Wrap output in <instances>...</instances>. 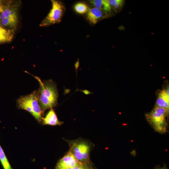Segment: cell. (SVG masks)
Wrapping results in <instances>:
<instances>
[{"mask_svg":"<svg viewBox=\"0 0 169 169\" xmlns=\"http://www.w3.org/2000/svg\"><path fill=\"white\" fill-rule=\"evenodd\" d=\"M3 6V5L2 6L0 7V16L2 10ZM0 24H1L0 17Z\"/></svg>","mask_w":169,"mask_h":169,"instance_id":"19","label":"cell"},{"mask_svg":"<svg viewBox=\"0 0 169 169\" xmlns=\"http://www.w3.org/2000/svg\"><path fill=\"white\" fill-rule=\"evenodd\" d=\"M103 16L102 11L95 8H89L87 13L88 19L94 24H96Z\"/></svg>","mask_w":169,"mask_h":169,"instance_id":"10","label":"cell"},{"mask_svg":"<svg viewBox=\"0 0 169 169\" xmlns=\"http://www.w3.org/2000/svg\"><path fill=\"white\" fill-rule=\"evenodd\" d=\"M83 166L86 165L79 161L69 150L66 154L59 161L54 169H68Z\"/></svg>","mask_w":169,"mask_h":169,"instance_id":"6","label":"cell"},{"mask_svg":"<svg viewBox=\"0 0 169 169\" xmlns=\"http://www.w3.org/2000/svg\"><path fill=\"white\" fill-rule=\"evenodd\" d=\"M109 4L111 7H112L115 9L120 8L123 5V1L122 0H109Z\"/></svg>","mask_w":169,"mask_h":169,"instance_id":"16","label":"cell"},{"mask_svg":"<svg viewBox=\"0 0 169 169\" xmlns=\"http://www.w3.org/2000/svg\"><path fill=\"white\" fill-rule=\"evenodd\" d=\"M68 169H93L91 166H78Z\"/></svg>","mask_w":169,"mask_h":169,"instance_id":"17","label":"cell"},{"mask_svg":"<svg viewBox=\"0 0 169 169\" xmlns=\"http://www.w3.org/2000/svg\"><path fill=\"white\" fill-rule=\"evenodd\" d=\"M42 122L43 125H49L53 126L60 125L63 123L59 120L57 115L53 108L50 109L44 118Z\"/></svg>","mask_w":169,"mask_h":169,"instance_id":"8","label":"cell"},{"mask_svg":"<svg viewBox=\"0 0 169 169\" xmlns=\"http://www.w3.org/2000/svg\"><path fill=\"white\" fill-rule=\"evenodd\" d=\"M155 169H164V167H157Z\"/></svg>","mask_w":169,"mask_h":169,"instance_id":"20","label":"cell"},{"mask_svg":"<svg viewBox=\"0 0 169 169\" xmlns=\"http://www.w3.org/2000/svg\"><path fill=\"white\" fill-rule=\"evenodd\" d=\"M80 144L84 164L87 166H90V145L87 142L82 141H80Z\"/></svg>","mask_w":169,"mask_h":169,"instance_id":"12","label":"cell"},{"mask_svg":"<svg viewBox=\"0 0 169 169\" xmlns=\"http://www.w3.org/2000/svg\"><path fill=\"white\" fill-rule=\"evenodd\" d=\"M89 8L86 4L82 3H77L74 6L75 11L79 14L87 13Z\"/></svg>","mask_w":169,"mask_h":169,"instance_id":"15","label":"cell"},{"mask_svg":"<svg viewBox=\"0 0 169 169\" xmlns=\"http://www.w3.org/2000/svg\"><path fill=\"white\" fill-rule=\"evenodd\" d=\"M69 145L70 146L69 150L71 151L75 158L79 161L86 165L84 163L80 141H76L70 142Z\"/></svg>","mask_w":169,"mask_h":169,"instance_id":"9","label":"cell"},{"mask_svg":"<svg viewBox=\"0 0 169 169\" xmlns=\"http://www.w3.org/2000/svg\"><path fill=\"white\" fill-rule=\"evenodd\" d=\"M52 7L49 13L40 23L39 26L45 27L58 23L64 15L65 8L61 2L51 0Z\"/></svg>","mask_w":169,"mask_h":169,"instance_id":"5","label":"cell"},{"mask_svg":"<svg viewBox=\"0 0 169 169\" xmlns=\"http://www.w3.org/2000/svg\"><path fill=\"white\" fill-rule=\"evenodd\" d=\"M169 112L163 108L155 106L150 112L146 115L148 122L154 129L161 134L167 131L166 118Z\"/></svg>","mask_w":169,"mask_h":169,"instance_id":"3","label":"cell"},{"mask_svg":"<svg viewBox=\"0 0 169 169\" xmlns=\"http://www.w3.org/2000/svg\"><path fill=\"white\" fill-rule=\"evenodd\" d=\"M17 105L18 109L29 112L39 123L42 122L44 112L39 104L38 90H34L29 95L21 96L17 101Z\"/></svg>","mask_w":169,"mask_h":169,"instance_id":"2","label":"cell"},{"mask_svg":"<svg viewBox=\"0 0 169 169\" xmlns=\"http://www.w3.org/2000/svg\"><path fill=\"white\" fill-rule=\"evenodd\" d=\"M33 76L39 84L38 92V102L42 110H46L55 106L57 104L58 94L56 84L51 80L42 81L39 78Z\"/></svg>","mask_w":169,"mask_h":169,"instance_id":"1","label":"cell"},{"mask_svg":"<svg viewBox=\"0 0 169 169\" xmlns=\"http://www.w3.org/2000/svg\"><path fill=\"white\" fill-rule=\"evenodd\" d=\"M79 65V59H78L77 61V62L75 64V68L76 71H77V70Z\"/></svg>","mask_w":169,"mask_h":169,"instance_id":"18","label":"cell"},{"mask_svg":"<svg viewBox=\"0 0 169 169\" xmlns=\"http://www.w3.org/2000/svg\"><path fill=\"white\" fill-rule=\"evenodd\" d=\"M90 1L95 8L102 11L109 12L110 11L111 7L108 0H92Z\"/></svg>","mask_w":169,"mask_h":169,"instance_id":"13","label":"cell"},{"mask_svg":"<svg viewBox=\"0 0 169 169\" xmlns=\"http://www.w3.org/2000/svg\"><path fill=\"white\" fill-rule=\"evenodd\" d=\"M14 29H6L0 24V44L9 42L13 39Z\"/></svg>","mask_w":169,"mask_h":169,"instance_id":"11","label":"cell"},{"mask_svg":"<svg viewBox=\"0 0 169 169\" xmlns=\"http://www.w3.org/2000/svg\"><path fill=\"white\" fill-rule=\"evenodd\" d=\"M19 5V2L12 1L4 5L3 4L0 16L2 26L14 30L18 22V12Z\"/></svg>","mask_w":169,"mask_h":169,"instance_id":"4","label":"cell"},{"mask_svg":"<svg viewBox=\"0 0 169 169\" xmlns=\"http://www.w3.org/2000/svg\"><path fill=\"white\" fill-rule=\"evenodd\" d=\"M155 106L165 108L169 112V96L168 87L166 90H163L159 93Z\"/></svg>","mask_w":169,"mask_h":169,"instance_id":"7","label":"cell"},{"mask_svg":"<svg viewBox=\"0 0 169 169\" xmlns=\"http://www.w3.org/2000/svg\"><path fill=\"white\" fill-rule=\"evenodd\" d=\"M3 5L2 2L0 0V7L2 6Z\"/></svg>","mask_w":169,"mask_h":169,"instance_id":"21","label":"cell"},{"mask_svg":"<svg viewBox=\"0 0 169 169\" xmlns=\"http://www.w3.org/2000/svg\"><path fill=\"white\" fill-rule=\"evenodd\" d=\"M0 161L4 169H13L0 145Z\"/></svg>","mask_w":169,"mask_h":169,"instance_id":"14","label":"cell"}]
</instances>
